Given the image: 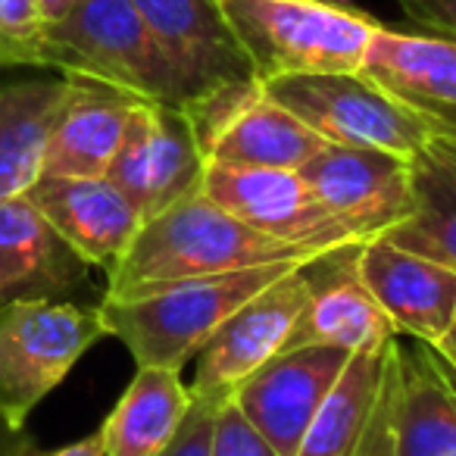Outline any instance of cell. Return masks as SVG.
<instances>
[{
  "label": "cell",
  "instance_id": "cell-33",
  "mask_svg": "<svg viewBox=\"0 0 456 456\" xmlns=\"http://www.w3.org/2000/svg\"><path fill=\"white\" fill-rule=\"evenodd\" d=\"M435 354H437V350H435ZM437 356H441V354H437ZM441 362H444V369H447V375H450V379H453V385H456V372L447 366V360H444V356H441Z\"/></svg>",
  "mask_w": 456,
  "mask_h": 456
},
{
  "label": "cell",
  "instance_id": "cell-2",
  "mask_svg": "<svg viewBox=\"0 0 456 456\" xmlns=\"http://www.w3.org/2000/svg\"><path fill=\"white\" fill-rule=\"evenodd\" d=\"M297 266L304 263L281 260L207 279L166 281L132 297H101L97 313L103 331L116 338L138 366L182 372L228 316Z\"/></svg>",
  "mask_w": 456,
  "mask_h": 456
},
{
  "label": "cell",
  "instance_id": "cell-4",
  "mask_svg": "<svg viewBox=\"0 0 456 456\" xmlns=\"http://www.w3.org/2000/svg\"><path fill=\"white\" fill-rule=\"evenodd\" d=\"M107 338L97 304H0V425L22 431L32 410L63 385L76 362Z\"/></svg>",
  "mask_w": 456,
  "mask_h": 456
},
{
  "label": "cell",
  "instance_id": "cell-25",
  "mask_svg": "<svg viewBox=\"0 0 456 456\" xmlns=\"http://www.w3.org/2000/svg\"><path fill=\"white\" fill-rule=\"evenodd\" d=\"M38 0H0V69H51V35Z\"/></svg>",
  "mask_w": 456,
  "mask_h": 456
},
{
  "label": "cell",
  "instance_id": "cell-20",
  "mask_svg": "<svg viewBox=\"0 0 456 456\" xmlns=\"http://www.w3.org/2000/svg\"><path fill=\"white\" fill-rule=\"evenodd\" d=\"M69 91L45 147L41 175L101 178L110 172L138 97L97 78L66 76Z\"/></svg>",
  "mask_w": 456,
  "mask_h": 456
},
{
  "label": "cell",
  "instance_id": "cell-31",
  "mask_svg": "<svg viewBox=\"0 0 456 456\" xmlns=\"http://www.w3.org/2000/svg\"><path fill=\"white\" fill-rule=\"evenodd\" d=\"M431 347L437 350V354L447 360V366L456 372V310H453V319H450V325H447V331H444V338L437 344H431Z\"/></svg>",
  "mask_w": 456,
  "mask_h": 456
},
{
  "label": "cell",
  "instance_id": "cell-17",
  "mask_svg": "<svg viewBox=\"0 0 456 456\" xmlns=\"http://www.w3.org/2000/svg\"><path fill=\"white\" fill-rule=\"evenodd\" d=\"M26 197L88 266L110 269L126 254L141 228L138 209L107 175H41L26 191Z\"/></svg>",
  "mask_w": 456,
  "mask_h": 456
},
{
  "label": "cell",
  "instance_id": "cell-15",
  "mask_svg": "<svg viewBox=\"0 0 456 456\" xmlns=\"http://www.w3.org/2000/svg\"><path fill=\"white\" fill-rule=\"evenodd\" d=\"M356 273L400 338L437 344L456 310V273L387 238L356 248Z\"/></svg>",
  "mask_w": 456,
  "mask_h": 456
},
{
  "label": "cell",
  "instance_id": "cell-3",
  "mask_svg": "<svg viewBox=\"0 0 456 456\" xmlns=\"http://www.w3.org/2000/svg\"><path fill=\"white\" fill-rule=\"evenodd\" d=\"M256 82L360 72L381 22L344 0H222Z\"/></svg>",
  "mask_w": 456,
  "mask_h": 456
},
{
  "label": "cell",
  "instance_id": "cell-27",
  "mask_svg": "<svg viewBox=\"0 0 456 456\" xmlns=\"http://www.w3.org/2000/svg\"><path fill=\"white\" fill-rule=\"evenodd\" d=\"M219 406L222 403H213V400L191 397V406L178 425L175 437L157 456H213V431Z\"/></svg>",
  "mask_w": 456,
  "mask_h": 456
},
{
  "label": "cell",
  "instance_id": "cell-16",
  "mask_svg": "<svg viewBox=\"0 0 456 456\" xmlns=\"http://www.w3.org/2000/svg\"><path fill=\"white\" fill-rule=\"evenodd\" d=\"M88 269L26 194L0 197V304L78 300L91 291Z\"/></svg>",
  "mask_w": 456,
  "mask_h": 456
},
{
  "label": "cell",
  "instance_id": "cell-29",
  "mask_svg": "<svg viewBox=\"0 0 456 456\" xmlns=\"http://www.w3.org/2000/svg\"><path fill=\"white\" fill-rule=\"evenodd\" d=\"M13 456H103V437H101V431H94V435L82 437V441H76V444H66V447L41 450L22 435L13 450Z\"/></svg>",
  "mask_w": 456,
  "mask_h": 456
},
{
  "label": "cell",
  "instance_id": "cell-13",
  "mask_svg": "<svg viewBox=\"0 0 456 456\" xmlns=\"http://www.w3.org/2000/svg\"><path fill=\"white\" fill-rule=\"evenodd\" d=\"M397 338L350 354L294 456H394Z\"/></svg>",
  "mask_w": 456,
  "mask_h": 456
},
{
  "label": "cell",
  "instance_id": "cell-26",
  "mask_svg": "<svg viewBox=\"0 0 456 456\" xmlns=\"http://www.w3.org/2000/svg\"><path fill=\"white\" fill-rule=\"evenodd\" d=\"M213 456H279L275 447L241 416L232 400L219 406L213 431Z\"/></svg>",
  "mask_w": 456,
  "mask_h": 456
},
{
  "label": "cell",
  "instance_id": "cell-8",
  "mask_svg": "<svg viewBox=\"0 0 456 456\" xmlns=\"http://www.w3.org/2000/svg\"><path fill=\"white\" fill-rule=\"evenodd\" d=\"M310 306V281L304 266L291 269L279 281L250 297L235 316L216 329V335L194 356L191 397L225 403L256 369L300 344Z\"/></svg>",
  "mask_w": 456,
  "mask_h": 456
},
{
  "label": "cell",
  "instance_id": "cell-21",
  "mask_svg": "<svg viewBox=\"0 0 456 456\" xmlns=\"http://www.w3.org/2000/svg\"><path fill=\"white\" fill-rule=\"evenodd\" d=\"M394 456H456V385L431 344L397 338Z\"/></svg>",
  "mask_w": 456,
  "mask_h": 456
},
{
  "label": "cell",
  "instance_id": "cell-34",
  "mask_svg": "<svg viewBox=\"0 0 456 456\" xmlns=\"http://www.w3.org/2000/svg\"><path fill=\"white\" fill-rule=\"evenodd\" d=\"M437 138H444L450 147H456V132H453V134H437Z\"/></svg>",
  "mask_w": 456,
  "mask_h": 456
},
{
  "label": "cell",
  "instance_id": "cell-30",
  "mask_svg": "<svg viewBox=\"0 0 456 456\" xmlns=\"http://www.w3.org/2000/svg\"><path fill=\"white\" fill-rule=\"evenodd\" d=\"M78 0H38L41 7V16H45L47 26H57V22H63L66 16L72 13V7H76Z\"/></svg>",
  "mask_w": 456,
  "mask_h": 456
},
{
  "label": "cell",
  "instance_id": "cell-18",
  "mask_svg": "<svg viewBox=\"0 0 456 456\" xmlns=\"http://www.w3.org/2000/svg\"><path fill=\"white\" fill-rule=\"evenodd\" d=\"M356 248L360 244H344L304 263L310 306L300 325V344H331L347 354H362L400 338L356 273Z\"/></svg>",
  "mask_w": 456,
  "mask_h": 456
},
{
  "label": "cell",
  "instance_id": "cell-11",
  "mask_svg": "<svg viewBox=\"0 0 456 456\" xmlns=\"http://www.w3.org/2000/svg\"><path fill=\"white\" fill-rule=\"evenodd\" d=\"M300 172L356 244L391 235L412 216V166L403 157L325 144Z\"/></svg>",
  "mask_w": 456,
  "mask_h": 456
},
{
  "label": "cell",
  "instance_id": "cell-5",
  "mask_svg": "<svg viewBox=\"0 0 456 456\" xmlns=\"http://www.w3.org/2000/svg\"><path fill=\"white\" fill-rule=\"evenodd\" d=\"M279 107L294 113L325 144L369 147L412 159L435 138V126L387 94L366 72H322V76H281L263 82Z\"/></svg>",
  "mask_w": 456,
  "mask_h": 456
},
{
  "label": "cell",
  "instance_id": "cell-10",
  "mask_svg": "<svg viewBox=\"0 0 456 456\" xmlns=\"http://www.w3.org/2000/svg\"><path fill=\"white\" fill-rule=\"evenodd\" d=\"M203 159L188 116L169 103L138 101L107 178L138 209L141 222L200 194Z\"/></svg>",
  "mask_w": 456,
  "mask_h": 456
},
{
  "label": "cell",
  "instance_id": "cell-28",
  "mask_svg": "<svg viewBox=\"0 0 456 456\" xmlns=\"http://www.w3.org/2000/svg\"><path fill=\"white\" fill-rule=\"evenodd\" d=\"M400 10L422 32L456 38V0H397Z\"/></svg>",
  "mask_w": 456,
  "mask_h": 456
},
{
  "label": "cell",
  "instance_id": "cell-23",
  "mask_svg": "<svg viewBox=\"0 0 456 456\" xmlns=\"http://www.w3.org/2000/svg\"><path fill=\"white\" fill-rule=\"evenodd\" d=\"M191 406L182 372L138 366L119 403L101 425L103 456H157L175 437Z\"/></svg>",
  "mask_w": 456,
  "mask_h": 456
},
{
  "label": "cell",
  "instance_id": "cell-12",
  "mask_svg": "<svg viewBox=\"0 0 456 456\" xmlns=\"http://www.w3.org/2000/svg\"><path fill=\"white\" fill-rule=\"evenodd\" d=\"M200 194L250 228L294 248L325 254L356 244L319 203L300 169L207 163Z\"/></svg>",
  "mask_w": 456,
  "mask_h": 456
},
{
  "label": "cell",
  "instance_id": "cell-22",
  "mask_svg": "<svg viewBox=\"0 0 456 456\" xmlns=\"http://www.w3.org/2000/svg\"><path fill=\"white\" fill-rule=\"evenodd\" d=\"M66 91V76L0 82V197L26 194L41 178L45 147Z\"/></svg>",
  "mask_w": 456,
  "mask_h": 456
},
{
  "label": "cell",
  "instance_id": "cell-7",
  "mask_svg": "<svg viewBox=\"0 0 456 456\" xmlns=\"http://www.w3.org/2000/svg\"><path fill=\"white\" fill-rule=\"evenodd\" d=\"M207 163L304 169L325 147L313 128L263 91V82L228 85L182 107Z\"/></svg>",
  "mask_w": 456,
  "mask_h": 456
},
{
  "label": "cell",
  "instance_id": "cell-9",
  "mask_svg": "<svg viewBox=\"0 0 456 456\" xmlns=\"http://www.w3.org/2000/svg\"><path fill=\"white\" fill-rule=\"evenodd\" d=\"M172 78L175 107L228 85L256 82L222 0H134Z\"/></svg>",
  "mask_w": 456,
  "mask_h": 456
},
{
  "label": "cell",
  "instance_id": "cell-32",
  "mask_svg": "<svg viewBox=\"0 0 456 456\" xmlns=\"http://www.w3.org/2000/svg\"><path fill=\"white\" fill-rule=\"evenodd\" d=\"M22 431H7V428H0V456H13L16 444H20Z\"/></svg>",
  "mask_w": 456,
  "mask_h": 456
},
{
  "label": "cell",
  "instance_id": "cell-6",
  "mask_svg": "<svg viewBox=\"0 0 456 456\" xmlns=\"http://www.w3.org/2000/svg\"><path fill=\"white\" fill-rule=\"evenodd\" d=\"M51 35V69L175 107L172 78L134 0H78Z\"/></svg>",
  "mask_w": 456,
  "mask_h": 456
},
{
  "label": "cell",
  "instance_id": "cell-24",
  "mask_svg": "<svg viewBox=\"0 0 456 456\" xmlns=\"http://www.w3.org/2000/svg\"><path fill=\"white\" fill-rule=\"evenodd\" d=\"M410 166L412 216L385 238L456 273V147L435 134Z\"/></svg>",
  "mask_w": 456,
  "mask_h": 456
},
{
  "label": "cell",
  "instance_id": "cell-36",
  "mask_svg": "<svg viewBox=\"0 0 456 456\" xmlns=\"http://www.w3.org/2000/svg\"><path fill=\"white\" fill-rule=\"evenodd\" d=\"M7 431H10V428H7Z\"/></svg>",
  "mask_w": 456,
  "mask_h": 456
},
{
  "label": "cell",
  "instance_id": "cell-35",
  "mask_svg": "<svg viewBox=\"0 0 456 456\" xmlns=\"http://www.w3.org/2000/svg\"><path fill=\"white\" fill-rule=\"evenodd\" d=\"M0 428H4V425H0Z\"/></svg>",
  "mask_w": 456,
  "mask_h": 456
},
{
  "label": "cell",
  "instance_id": "cell-19",
  "mask_svg": "<svg viewBox=\"0 0 456 456\" xmlns=\"http://www.w3.org/2000/svg\"><path fill=\"white\" fill-rule=\"evenodd\" d=\"M362 72L422 113L437 134L456 132V38L381 26L366 51Z\"/></svg>",
  "mask_w": 456,
  "mask_h": 456
},
{
  "label": "cell",
  "instance_id": "cell-1",
  "mask_svg": "<svg viewBox=\"0 0 456 456\" xmlns=\"http://www.w3.org/2000/svg\"><path fill=\"white\" fill-rule=\"evenodd\" d=\"M313 256H319L316 250L263 235L209 197L194 194L141 222L128 250L107 269L103 297H132L166 281L207 279L281 260L306 263Z\"/></svg>",
  "mask_w": 456,
  "mask_h": 456
},
{
  "label": "cell",
  "instance_id": "cell-14",
  "mask_svg": "<svg viewBox=\"0 0 456 456\" xmlns=\"http://www.w3.org/2000/svg\"><path fill=\"white\" fill-rule=\"evenodd\" d=\"M347 360V350L331 344H297L256 369L228 400L273 444L275 453L294 456Z\"/></svg>",
  "mask_w": 456,
  "mask_h": 456
}]
</instances>
